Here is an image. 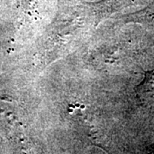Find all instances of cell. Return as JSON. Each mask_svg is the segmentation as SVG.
<instances>
[{
  "label": "cell",
  "mask_w": 154,
  "mask_h": 154,
  "mask_svg": "<svg viewBox=\"0 0 154 154\" xmlns=\"http://www.w3.org/2000/svg\"><path fill=\"white\" fill-rule=\"evenodd\" d=\"M135 92L141 100H154V69L146 73L142 82L135 88Z\"/></svg>",
  "instance_id": "2"
},
{
  "label": "cell",
  "mask_w": 154,
  "mask_h": 154,
  "mask_svg": "<svg viewBox=\"0 0 154 154\" xmlns=\"http://www.w3.org/2000/svg\"><path fill=\"white\" fill-rule=\"evenodd\" d=\"M112 11L113 8L110 7L109 1H101L74 6L57 16L51 22L45 38L49 60L64 54L78 42L87 38Z\"/></svg>",
  "instance_id": "1"
}]
</instances>
